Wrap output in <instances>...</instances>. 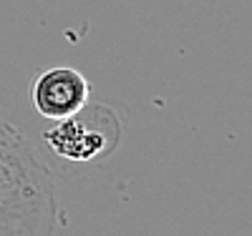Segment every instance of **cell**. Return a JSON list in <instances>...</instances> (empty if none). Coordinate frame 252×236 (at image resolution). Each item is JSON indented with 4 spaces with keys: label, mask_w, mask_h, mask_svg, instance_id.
Listing matches in <instances>:
<instances>
[{
    "label": "cell",
    "mask_w": 252,
    "mask_h": 236,
    "mask_svg": "<svg viewBox=\"0 0 252 236\" xmlns=\"http://www.w3.org/2000/svg\"><path fill=\"white\" fill-rule=\"evenodd\" d=\"M58 181L31 141L0 118V236H56Z\"/></svg>",
    "instance_id": "1"
},
{
    "label": "cell",
    "mask_w": 252,
    "mask_h": 236,
    "mask_svg": "<svg viewBox=\"0 0 252 236\" xmlns=\"http://www.w3.org/2000/svg\"><path fill=\"white\" fill-rule=\"evenodd\" d=\"M43 141L53 154L66 161H101L111 156L121 141V118L103 103H86L76 113L56 121V126L43 131Z\"/></svg>",
    "instance_id": "2"
},
{
    "label": "cell",
    "mask_w": 252,
    "mask_h": 236,
    "mask_svg": "<svg viewBox=\"0 0 252 236\" xmlns=\"http://www.w3.org/2000/svg\"><path fill=\"white\" fill-rule=\"evenodd\" d=\"M89 96H91V85L86 76L68 66L43 71L31 88L35 111L51 121H61L76 113L81 105L89 103Z\"/></svg>",
    "instance_id": "3"
}]
</instances>
